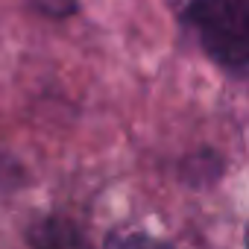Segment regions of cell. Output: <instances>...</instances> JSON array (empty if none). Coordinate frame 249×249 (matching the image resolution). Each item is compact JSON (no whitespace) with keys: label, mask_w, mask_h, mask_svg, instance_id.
Masks as SVG:
<instances>
[{"label":"cell","mask_w":249,"mask_h":249,"mask_svg":"<svg viewBox=\"0 0 249 249\" xmlns=\"http://www.w3.org/2000/svg\"><path fill=\"white\" fill-rule=\"evenodd\" d=\"M223 173V161L217 153L211 150H199L194 156H188L182 161V179L194 188H205V185H214Z\"/></svg>","instance_id":"obj_3"},{"label":"cell","mask_w":249,"mask_h":249,"mask_svg":"<svg viewBox=\"0 0 249 249\" xmlns=\"http://www.w3.org/2000/svg\"><path fill=\"white\" fill-rule=\"evenodd\" d=\"M21 185H24V170H21V164H18L9 153L0 150V188H3V191H15V188H21Z\"/></svg>","instance_id":"obj_5"},{"label":"cell","mask_w":249,"mask_h":249,"mask_svg":"<svg viewBox=\"0 0 249 249\" xmlns=\"http://www.w3.org/2000/svg\"><path fill=\"white\" fill-rule=\"evenodd\" d=\"M103 249H173V246L167 240H161V237H153V234L141 231V229L120 226V229L106 234Z\"/></svg>","instance_id":"obj_4"},{"label":"cell","mask_w":249,"mask_h":249,"mask_svg":"<svg viewBox=\"0 0 249 249\" xmlns=\"http://www.w3.org/2000/svg\"><path fill=\"white\" fill-rule=\"evenodd\" d=\"M33 6L47 18H68L76 12V0H33Z\"/></svg>","instance_id":"obj_6"},{"label":"cell","mask_w":249,"mask_h":249,"mask_svg":"<svg viewBox=\"0 0 249 249\" xmlns=\"http://www.w3.org/2000/svg\"><path fill=\"white\" fill-rule=\"evenodd\" d=\"M188 27L199 36L202 50L229 73L243 76L249 62L246 0H194L185 9Z\"/></svg>","instance_id":"obj_1"},{"label":"cell","mask_w":249,"mask_h":249,"mask_svg":"<svg viewBox=\"0 0 249 249\" xmlns=\"http://www.w3.org/2000/svg\"><path fill=\"white\" fill-rule=\"evenodd\" d=\"M30 249H94L79 223L65 214H44L27 229Z\"/></svg>","instance_id":"obj_2"}]
</instances>
